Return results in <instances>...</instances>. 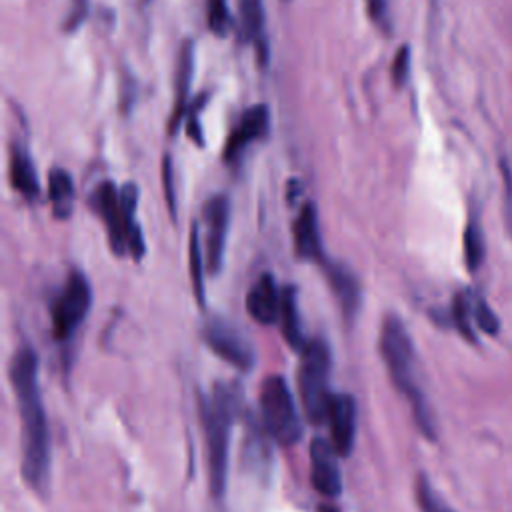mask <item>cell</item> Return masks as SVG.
I'll return each instance as SVG.
<instances>
[{"label": "cell", "instance_id": "30bf717a", "mask_svg": "<svg viewBox=\"0 0 512 512\" xmlns=\"http://www.w3.org/2000/svg\"><path fill=\"white\" fill-rule=\"evenodd\" d=\"M326 422L338 456H348L356 438V400L350 394H332Z\"/></svg>", "mask_w": 512, "mask_h": 512}, {"label": "cell", "instance_id": "d4e9b609", "mask_svg": "<svg viewBox=\"0 0 512 512\" xmlns=\"http://www.w3.org/2000/svg\"><path fill=\"white\" fill-rule=\"evenodd\" d=\"M418 504L422 508V512H454L452 508H448L440 498L438 494L430 488V484L426 482V478H420L418 480Z\"/></svg>", "mask_w": 512, "mask_h": 512}, {"label": "cell", "instance_id": "cb8c5ba5", "mask_svg": "<svg viewBox=\"0 0 512 512\" xmlns=\"http://www.w3.org/2000/svg\"><path fill=\"white\" fill-rule=\"evenodd\" d=\"M206 22L216 36H224L228 30L226 0H206Z\"/></svg>", "mask_w": 512, "mask_h": 512}, {"label": "cell", "instance_id": "7402d4cb", "mask_svg": "<svg viewBox=\"0 0 512 512\" xmlns=\"http://www.w3.org/2000/svg\"><path fill=\"white\" fill-rule=\"evenodd\" d=\"M452 318H454V324L458 328V332L466 338V340H476L474 336V328H472V322H474V316H472V300L466 296V294H456L454 302H452Z\"/></svg>", "mask_w": 512, "mask_h": 512}, {"label": "cell", "instance_id": "4fadbf2b", "mask_svg": "<svg viewBox=\"0 0 512 512\" xmlns=\"http://www.w3.org/2000/svg\"><path fill=\"white\" fill-rule=\"evenodd\" d=\"M280 298L282 292H278L274 276L262 274L246 294V310L252 320L268 326L280 316Z\"/></svg>", "mask_w": 512, "mask_h": 512}, {"label": "cell", "instance_id": "9c48e42d", "mask_svg": "<svg viewBox=\"0 0 512 512\" xmlns=\"http://www.w3.org/2000/svg\"><path fill=\"white\" fill-rule=\"evenodd\" d=\"M206 220V268L210 274H218L224 260L226 230L230 220V202L224 194H216L204 204Z\"/></svg>", "mask_w": 512, "mask_h": 512}, {"label": "cell", "instance_id": "7a4b0ae2", "mask_svg": "<svg viewBox=\"0 0 512 512\" xmlns=\"http://www.w3.org/2000/svg\"><path fill=\"white\" fill-rule=\"evenodd\" d=\"M380 354H382V360L388 368V374H390L394 386L408 396L418 428L428 438H434L436 422H434L432 410H430L424 394L420 392V388L416 384L414 344H412V338H410L404 322L394 314H390L382 320Z\"/></svg>", "mask_w": 512, "mask_h": 512}, {"label": "cell", "instance_id": "277c9868", "mask_svg": "<svg viewBox=\"0 0 512 512\" xmlns=\"http://www.w3.org/2000/svg\"><path fill=\"white\" fill-rule=\"evenodd\" d=\"M136 204H138V188L134 182H128L118 192L114 182L104 180L90 194V206L100 214L108 232L110 250L116 256H122L128 252V242L132 234L140 230L138 222L134 220Z\"/></svg>", "mask_w": 512, "mask_h": 512}, {"label": "cell", "instance_id": "603a6c76", "mask_svg": "<svg viewBox=\"0 0 512 512\" xmlns=\"http://www.w3.org/2000/svg\"><path fill=\"white\" fill-rule=\"evenodd\" d=\"M240 12H242V30L248 40L258 38L262 30V0H242L240 2Z\"/></svg>", "mask_w": 512, "mask_h": 512}, {"label": "cell", "instance_id": "2e32d148", "mask_svg": "<svg viewBox=\"0 0 512 512\" xmlns=\"http://www.w3.org/2000/svg\"><path fill=\"white\" fill-rule=\"evenodd\" d=\"M192 70H194V46L190 40H186L180 48V56H178V66H176V98H174V110L170 114L168 120V132L174 134L186 104H188V88L192 84Z\"/></svg>", "mask_w": 512, "mask_h": 512}, {"label": "cell", "instance_id": "52a82bcc", "mask_svg": "<svg viewBox=\"0 0 512 512\" xmlns=\"http://www.w3.org/2000/svg\"><path fill=\"white\" fill-rule=\"evenodd\" d=\"M92 304V288L88 278L74 270L52 304V334L56 340H68L84 322Z\"/></svg>", "mask_w": 512, "mask_h": 512}, {"label": "cell", "instance_id": "8992f818", "mask_svg": "<svg viewBox=\"0 0 512 512\" xmlns=\"http://www.w3.org/2000/svg\"><path fill=\"white\" fill-rule=\"evenodd\" d=\"M260 410L266 432L282 446L300 440L302 422L292 392L282 376H268L260 390Z\"/></svg>", "mask_w": 512, "mask_h": 512}, {"label": "cell", "instance_id": "5bb4252c", "mask_svg": "<svg viewBox=\"0 0 512 512\" xmlns=\"http://www.w3.org/2000/svg\"><path fill=\"white\" fill-rule=\"evenodd\" d=\"M326 278H328V284H330L334 296L338 298L342 314L348 320L354 318V314L358 312V306H360V284H358L356 276L340 262H328Z\"/></svg>", "mask_w": 512, "mask_h": 512}, {"label": "cell", "instance_id": "44dd1931", "mask_svg": "<svg viewBox=\"0 0 512 512\" xmlns=\"http://www.w3.org/2000/svg\"><path fill=\"white\" fill-rule=\"evenodd\" d=\"M464 260L470 272H476L484 260V236L476 220H470L464 228Z\"/></svg>", "mask_w": 512, "mask_h": 512}, {"label": "cell", "instance_id": "f1b7e54d", "mask_svg": "<svg viewBox=\"0 0 512 512\" xmlns=\"http://www.w3.org/2000/svg\"><path fill=\"white\" fill-rule=\"evenodd\" d=\"M86 14H88V0H70V10H68V14L64 18L62 28L66 32H74L76 28L82 26Z\"/></svg>", "mask_w": 512, "mask_h": 512}, {"label": "cell", "instance_id": "8fae6325", "mask_svg": "<svg viewBox=\"0 0 512 512\" xmlns=\"http://www.w3.org/2000/svg\"><path fill=\"white\" fill-rule=\"evenodd\" d=\"M310 478L312 486L324 496L334 498L342 492L338 454L332 442L324 438H314L310 444Z\"/></svg>", "mask_w": 512, "mask_h": 512}, {"label": "cell", "instance_id": "f546056e", "mask_svg": "<svg viewBox=\"0 0 512 512\" xmlns=\"http://www.w3.org/2000/svg\"><path fill=\"white\" fill-rule=\"evenodd\" d=\"M408 66H410V50L408 46H402L392 62V82L396 86H402L408 78Z\"/></svg>", "mask_w": 512, "mask_h": 512}, {"label": "cell", "instance_id": "1f68e13d", "mask_svg": "<svg viewBox=\"0 0 512 512\" xmlns=\"http://www.w3.org/2000/svg\"><path fill=\"white\" fill-rule=\"evenodd\" d=\"M326 512H334V510H326Z\"/></svg>", "mask_w": 512, "mask_h": 512}, {"label": "cell", "instance_id": "5b68a950", "mask_svg": "<svg viewBox=\"0 0 512 512\" xmlns=\"http://www.w3.org/2000/svg\"><path fill=\"white\" fill-rule=\"evenodd\" d=\"M330 348L322 338H312L302 348L298 384L306 418L312 424L326 420L330 406Z\"/></svg>", "mask_w": 512, "mask_h": 512}, {"label": "cell", "instance_id": "4316f807", "mask_svg": "<svg viewBox=\"0 0 512 512\" xmlns=\"http://www.w3.org/2000/svg\"><path fill=\"white\" fill-rule=\"evenodd\" d=\"M204 100H206V94H200L194 102H190V104H192V108H190V114H188V120H186V132H188V138H190L192 142H196L198 146H202V144H204L202 128H200V124H198V112L202 110Z\"/></svg>", "mask_w": 512, "mask_h": 512}, {"label": "cell", "instance_id": "83f0119b", "mask_svg": "<svg viewBox=\"0 0 512 512\" xmlns=\"http://www.w3.org/2000/svg\"><path fill=\"white\" fill-rule=\"evenodd\" d=\"M162 184H164V196H166V206L170 214H176V194H174V174H172V162L170 156L166 154L162 158Z\"/></svg>", "mask_w": 512, "mask_h": 512}, {"label": "cell", "instance_id": "ffe728a7", "mask_svg": "<svg viewBox=\"0 0 512 512\" xmlns=\"http://www.w3.org/2000/svg\"><path fill=\"white\" fill-rule=\"evenodd\" d=\"M188 262H190V278H192V288H194L196 300L200 306H204V268H202V252H200V238H198L196 224H192V228H190Z\"/></svg>", "mask_w": 512, "mask_h": 512}, {"label": "cell", "instance_id": "6da1fadb", "mask_svg": "<svg viewBox=\"0 0 512 512\" xmlns=\"http://www.w3.org/2000/svg\"><path fill=\"white\" fill-rule=\"evenodd\" d=\"M10 380L18 398L22 476L36 492H46L50 478V434L38 380V354L22 346L10 364Z\"/></svg>", "mask_w": 512, "mask_h": 512}, {"label": "cell", "instance_id": "9a60e30c", "mask_svg": "<svg viewBox=\"0 0 512 512\" xmlns=\"http://www.w3.org/2000/svg\"><path fill=\"white\" fill-rule=\"evenodd\" d=\"M294 248L300 258L322 260V244L318 234V214L314 204H304L294 222Z\"/></svg>", "mask_w": 512, "mask_h": 512}, {"label": "cell", "instance_id": "3957f363", "mask_svg": "<svg viewBox=\"0 0 512 512\" xmlns=\"http://www.w3.org/2000/svg\"><path fill=\"white\" fill-rule=\"evenodd\" d=\"M200 414H202V426L206 434L210 492L214 498H220L226 490V478H228L230 430L236 414L234 394L228 388L218 386L210 398H202Z\"/></svg>", "mask_w": 512, "mask_h": 512}, {"label": "cell", "instance_id": "d6986e66", "mask_svg": "<svg viewBox=\"0 0 512 512\" xmlns=\"http://www.w3.org/2000/svg\"><path fill=\"white\" fill-rule=\"evenodd\" d=\"M48 196L56 218H68L74 208V182L62 168H54L48 176Z\"/></svg>", "mask_w": 512, "mask_h": 512}, {"label": "cell", "instance_id": "4dcf8cb0", "mask_svg": "<svg viewBox=\"0 0 512 512\" xmlns=\"http://www.w3.org/2000/svg\"><path fill=\"white\" fill-rule=\"evenodd\" d=\"M366 12L378 26L388 24V0H364Z\"/></svg>", "mask_w": 512, "mask_h": 512}, {"label": "cell", "instance_id": "ba28073f", "mask_svg": "<svg viewBox=\"0 0 512 512\" xmlns=\"http://www.w3.org/2000/svg\"><path fill=\"white\" fill-rule=\"evenodd\" d=\"M202 334L208 348L228 364L236 366L238 370H250L254 366L256 354L250 340L226 320H208Z\"/></svg>", "mask_w": 512, "mask_h": 512}, {"label": "cell", "instance_id": "484cf974", "mask_svg": "<svg viewBox=\"0 0 512 512\" xmlns=\"http://www.w3.org/2000/svg\"><path fill=\"white\" fill-rule=\"evenodd\" d=\"M472 316H474L476 326L482 332H488V334H496L498 332V318H496V314L492 312V308L484 300L478 298V300L472 302Z\"/></svg>", "mask_w": 512, "mask_h": 512}, {"label": "cell", "instance_id": "7c38bea8", "mask_svg": "<svg viewBox=\"0 0 512 512\" xmlns=\"http://www.w3.org/2000/svg\"><path fill=\"white\" fill-rule=\"evenodd\" d=\"M268 130H270L268 108L264 104L248 108L224 144V150H222L224 160L232 162L234 158H238L248 144L262 140L268 134Z\"/></svg>", "mask_w": 512, "mask_h": 512}, {"label": "cell", "instance_id": "d6a6232c", "mask_svg": "<svg viewBox=\"0 0 512 512\" xmlns=\"http://www.w3.org/2000/svg\"><path fill=\"white\" fill-rule=\"evenodd\" d=\"M144 2H148V0H144Z\"/></svg>", "mask_w": 512, "mask_h": 512}, {"label": "cell", "instance_id": "ac0fdd59", "mask_svg": "<svg viewBox=\"0 0 512 512\" xmlns=\"http://www.w3.org/2000/svg\"><path fill=\"white\" fill-rule=\"evenodd\" d=\"M278 320H280V326H282L284 340L294 350H302L306 342H304L302 328H300V314H298V302H296V288L294 286H286L282 290Z\"/></svg>", "mask_w": 512, "mask_h": 512}, {"label": "cell", "instance_id": "e0dca14e", "mask_svg": "<svg viewBox=\"0 0 512 512\" xmlns=\"http://www.w3.org/2000/svg\"><path fill=\"white\" fill-rule=\"evenodd\" d=\"M10 184L16 192H20L28 200H34L40 194V184H38L34 164L30 156L18 146L12 148V154H10Z\"/></svg>", "mask_w": 512, "mask_h": 512}]
</instances>
